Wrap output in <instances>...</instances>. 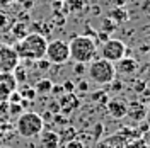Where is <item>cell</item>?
<instances>
[{
  "instance_id": "2",
  "label": "cell",
  "mask_w": 150,
  "mask_h": 148,
  "mask_svg": "<svg viewBox=\"0 0 150 148\" xmlns=\"http://www.w3.org/2000/svg\"><path fill=\"white\" fill-rule=\"evenodd\" d=\"M68 49H70V60H74L75 63L87 65L97 56V41L89 36H75L68 43Z\"/></svg>"
},
{
  "instance_id": "11",
  "label": "cell",
  "mask_w": 150,
  "mask_h": 148,
  "mask_svg": "<svg viewBox=\"0 0 150 148\" xmlns=\"http://www.w3.org/2000/svg\"><path fill=\"white\" fill-rule=\"evenodd\" d=\"M38 138H39L41 148H58V145H60V135L55 133V131H45L43 130Z\"/></svg>"
},
{
  "instance_id": "14",
  "label": "cell",
  "mask_w": 150,
  "mask_h": 148,
  "mask_svg": "<svg viewBox=\"0 0 150 148\" xmlns=\"http://www.w3.org/2000/svg\"><path fill=\"white\" fill-rule=\"evenodd\" d=\"M58 135H60V141H62V138L70 141V140L75 138V130L74 128H65V130L62 131V133H58Z\"/></svg>"
},
{
  "instance_id": "21",
  "label": "cell",
  "mask_w": 150,
  "mask_h": 148,
  "mask_svg": "<svg viewBox=\"0 0 150 148\" xmlns=\"http://www.w3.org/2000/svg\"><path fill=\"white\" fill-rule=\"evenodd\" d=\"M147 119H149V124H150V109L147 111Z\"/></svg>"
},
{
  "instance_id": "4",
  "label": "cell",
  "mask_w": 150,
  "mask_h": 148,
  "mask_svg": "<svg viewBox=\"0 0 150 148\" xmlns=\"http://www.w3.org/2000/svg\"><path fill=\"white\" fill-rule=\"evenodd\" d=\"M87 75L91 78V82L97 83V85H111L116 77V70H114V63L103 60V58H96L89 63L87 68Z\"/></svg>"
},
{
  "instance_id": "7",
  "label": "cell",
  "mask_w": 150,
  "mask_h": 148,
  "mask_svg": "<svg viewBox=\"0 0 150 148\" xmlns=\"http://www.w3.org/2000/svg\"><path fill=\"white\" fill-rule=\"evenodd\" d=\"M21 63L14 46L7 43H0V73H12Z\"/></svg>"
},
{
  "instance_id": "9",
  "label": "cell",
  "mask_w": 150,
  "mask_h": 148,
  "mask_svg": "<svg viewBox=\"0 0 150 148\" xmlns=\"http://www.w3.org/2000/svg\"><path fill=\"white\" fill-rule=\"evenodd\" d=\"M138 61L131 56H123L121 60H118L114 63V70L116 73H121V75H133L138 72Z\"/></svg>"
},
{
  "instance_id": "1",
  "label": "cell",
  "mask_w": 150,
  "mask_h": 148,
  "mask_svg": "<svg viewBox=\"0 0 150 148\" xmlns=\"http://www.w3.org/2000/svg\"><path fill=\"white\" fill-rule=\"evenodd\" d=\"M48 39L39 32H31L26 34L22 39H19L14 44V49L17 53L19 60H28V61H38L45 58L46 53Z\"/></svg>"
},
{
  "instance_id": "16",
  "label": "cell",
  "mask_w": 150,
  "mask_h": 148,
  "mask_svg": "<svg viewBox=\"0 0 150 148\" xmlns=\"http://www.w3.org/2000/svg\"><path fill=\"white\" fill-rule=\"evenodd\" d=\"M65 148H84V143H82L80 140L74 138V140H70V141H67Z\"/></svg>"
},
{
  "instance_id": "20",
  "label": "cell",
  "mask_w": 150,
  "mask_h": 148,
  "mask_svg": "<svg viewBox=\"0 0 150 148\" xmlns=\"http://www.w3.org/2000/svg\"><path fill=\"white\" fill-rule=\"evenodd\" d=\"M79 89H80V90H87V89H89V85H87V82L79 83Z\"/></svg>"
},
{
  "instance_id": "18",
  "label": "cell",
  "mask_w": 150,
  "mask_h": 148,
  "mask_svg": "<svg viewBox=\"0 0 150 148\" xmlns=\"http://www.w3.org/2000/svg\"><path fill=\"white\" fill-rule=\"evenodd\" d=\"M111 2L116 5V7H123V5H125V4H128L130 0H111Z\"/></svg>"
},
{
  "instance_id": "10",
  "label": "cell",
  "mask_w": 150,
  "mask_h": 148,
  "mask_svg": "<svg viewBox=\"0 0 150 148\" xmlns=\"http://www.w3.org/2000/svg\"><path fill=\"white\" fill-rule=\"evenodd\" d=\"M128 111H130L128 102L123 99H111L108 102V112L114 119H123L125 116H128Z\"/></svg>"
},
{
  "instance_id": "15",
  "label": "cell",
  "mask_w": 150,
  "mask_h": 148,
  "mask_svg": "<svg viewBox=\"0 0 150 148\" xmlns=\"http://www.w3.org/2000/svg\"><path fill=\"white\" fill-rule=\"evenodd\" d=\"M36 90H34V87H28V89H24L22 90V99H28V101H34L36 99Z\"/></svg>"
},
{
  "instance_id": "19",
  "label": "cell",
  "mask_w": 150,
  "mask_h": 148,
  "mask_svg": "<svg viewBox=\"0 0 150 148\" xmlns=\"http://www.w3.org/2000/svg\"><path fill=\"white\" fill-rule=\"evenodd\" d=\"M12 2H16V0H0V7H7Z\"/></svg>"
},
{
  "instance_id": "17",
  "label": "cell",
  "mask_w": 150,
  "mask_h": 148,
  "mask_svg": "<svg viewBox=\"0 0 150 148\" xmlns=\"http://www.w3.org/2000/svg\"><path fill=\"white\" fill-rule=\"evenodd\" d=\"M84 72H85V65L84 63H75V68H74L75 75H82Z\"/></svg>"
},
{
  "instance_id": "8",
  "label": "cell",
  "mask_w": 150,
  "mask_h": 148,
  "mask_svg": "<svg viewBox=\"0 0 150 148\" xmlns=\"http://www.w3.org/2000/svg\"><path fill=\"white\" fill-rule=\"evenodd\" d=\"M17 90V80L14 73H0V102L9 101L10 94Z\"/></svg>"
},
{
  "instance_id": "6",
  "label": "cell",
  "mask_w": 150,
  "mask_h": 148,
  "mask_svg": "<svg viewBox=\"0 0 150 148\" xmlns=\"http://www.w3.org/2000/svg\"><path fill=\"white\" fill-rule=\"evenodd\" d=\"M99 53H101V58L103 60H108L111 63H116L118 60H121L123 56H126V44L123 43L121 39L108 37L103 43Z\"/></svg>"
},
{
  "instance_id": "22",
  "label": "cell",
  "mask_w": 150,
  "mask_h": 148,
  "mask_svg": "<svg viewBox=\"0 0 150 148\" xmlns=\"http://www.w3.org/2000/svg\"><path fill=\"white\" fill-rule=\"evenodd\" d=\"M0 148H9V147H0Z\"/></svg>"
},
{
  "instance_id": "3",
  "label": "cell",
  "mask_w": 150,
  "mask_h": 148,
  "mask_svg": "<svg viewBox=\"0 0 150 148\" xmlns=\"http://www.w3.org/2000/svg\"><path fill=\"white\" fill-rule=\"evenodd\" d=\"M45 130V119L38 112H22L16 121V131L22 138H38Z\"/></svg>"
},
{
  "instance_id": "12",
  "label": "cell",
  "mask_w": 150,
  "mask_h": 148,
  "mask_svg": "<svg viewBox=\"0 0 150 148\" xmlns=\"http://www.w3.org/2000/svg\"><path fill=\"white\" fill-rule=\"evenodd\" d=\"M58 104H60V109H62L63 112H70V111H74L75 107L79 106V99L75 97L74 92H68V94L60 95Z\"/></svg>"
},
{
  "instance_id": "13",
  "label": "cell",
  "mask_w": 150,
  "mask_h": 148,
  "mask_svg": "<svg viewBox=\"0 0 150 148\" xmlns=\"http://www.w3.org/2000/svg\"><path fill=\"white\" fill-rule=\"evenodd\" d=\"M51 89H53V82L50 78H41L34 85V90H36L38 95H50L51 94Z\"/></svg>"
},
{
  "instance_id": "5",
  "label": "cell",
  "mask_w": 150,
  "mask_h": 148,
  "mask_svg": "<svg viewBox=\"0 0 150 148\" xmlns=\"http://www.w3.org/2000/svg\"><path fill=\"white\" fill-rule=\"evenodd\" d=\"M45 58L51 65H63L70 60V49H68V41L63 39H53L48 41Z\"/></svg>"
}]
</instances>
